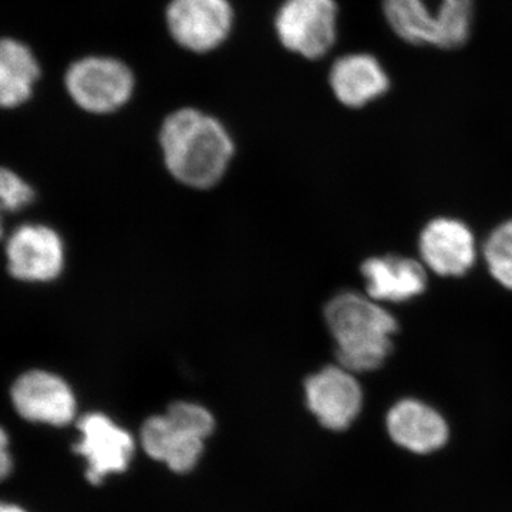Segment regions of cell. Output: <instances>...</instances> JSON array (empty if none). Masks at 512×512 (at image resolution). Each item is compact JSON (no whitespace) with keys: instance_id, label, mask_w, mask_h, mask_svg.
I'll return each mask as SVG.
<instances>
[{"instance_id":"obj_1","label":"cell","mask_w":512,"mask_h":512,"mask_svg":"<svg viewBox=\"0 0 512 512\" xmlns=\"http://www.w3.org/2000/svg\"><path fill=\"white\" fill-rule=\"evenodd\" d=\"M160 144L168 173L195 190L220 183L235 151L224 124L195 109L171 113L161 127Z\"/></svg>"},{"instance_id":"obj_2","label":"cell","mask_w":512,"mask_h":512,"mask_svg":"<svg viewBox=\"0 0 512 512\" xmlns=\"http://www.w3.org/2000/svg\"><path fill=\"white\" fill-rule=\"evenodd\" d=\"M325 319L336 342L339 365L350 372L379 369L392 352L396 319L372 298L340 293L326 306Z\"/></svg>"},{"instance_id":"obj_3","label":"cell","mask_w":512,"mask_h":512,"mask_svg":"<svg viewBox=\"0 0 512 512\" xmlns=\"http://www.w3.org/2000/svg\"><path fill=\"white\" fill-rule=\"evenodd\" d=\"M215 419L207 407L175 402L164 414L148 417L140 431L144 453L175 474H187L200 463L205 440L214 433Z\"/></svg>"},{"instance_id":"obj_4","label":"cell","mask_w":512,"mask_h":512,"mask_svg":"<svg viewBox=\"0 0 512 512\" xmlns=\"http://www.w3.org/2000/svg\"><path fill=\"white\" fill-rule=\"evenodd\" d=\"M390 28L416 46L457 49L467 42L473 26V0H383Z\"/></svg>"},{"instance_id":"obj_5","label":"cell","mask_w":512,"mask_h":512,"mask_svg":"<svg viewBox=\"0 0 512 512\" xmlns=\"http://www.w3.org/2000/svg\"><path fill=\"white\" fill-rule=\"evenodd\" d=\"M134 74L117 59L86 57L77 60L66 74V87L77 106L94 114L121 109L134 93Z\"/></svg>"},{"instance_id":"obj_6","label":"cell","mask_w":512,"mask_h":512,"mask_svg":"<svg viewBox=\"0 0 512 512\" xmlns=\"http://www.w3.org/2000/svg\"><path fill=\"white\" fill-rule=\"evenodd\" d=\"M279 40L306 59L328 55L338 37L335 0H286L275 19Z\"/></svg>"},{"instance_id":"obj_7","label":"cell","mask_w":512,"mask_h":512,"mask_svg":"<svg viewBox=\"0 0 512 512\" xmlns=\"http://www.w3.org/2000/svg\"><path fill=\"white\" fill-rule=\"evenodd\" d=\"M80 440L73 450L86 460V478L100 485L113 474L126 473L136 453V440L130 431L103 413H89L77 424Z\"/></svg>"},{"instance_id":"obj_8","label":"cell","mask_w":512,"mask_h":512,"mask_svg":"<svg viewBox=\"0 0 512 512\" xmlns=\"http://www.w3.org/2000/svg\"><path fill=\"white\" fill-rule=\"evenodd\" d=\"M10 276L28 284H46L62 275L66 248L59 232L43 224H23L6 239Z\"/></svg>"},{"instance_id":"obj_9","label":"cell","mask_w":512,"mask_h":512,"mask_svg":"<svg viewBox=\"0 0 512 512\" xmlns=\"http://www.w3.org/2000/svg\"><path fill=\"white\" fill-rule=\"evenodd\" d=\"M13 407L30 423L63 427L72 423L77 413L76 396L70 384L55 373L33 369L13 383Z\"/></svg>"},{"instance_id":"obj_10","label":"cell","mask_w":512,"mask_h":512,"mask_svg":"<svg viewBox=\"0 0 512 512\" xmlns=\"http://www.w3.org/2000/svg\"><path fill=\"white\" fill-rule=\"evenodd\" d=\"M234 22L228 0H171L167 25L175 42L195 53H207L225 42Z\"/></svg>"},{"instance_id":"obj_11","label":"cell","mask_w":512,"mask_h":512,"mask_svg":"<svg viewBox=\"0 0 512 512\" xmlns=\"http://www.w3.org/2000/svg\"><path fill=\"white\" fill-rule=\"evenodd\" d=\"M306 403L325 429L343 431L362 412L363 392L353 372L343 366H328L305 383Z\"/></svg>"},{"instance_id":"obj_12","label":"cell","mask_w":512,"mask_h":512,"mask_svg":"<svg viewBox=\"0 0 512 512\" xmlns=\"http://www.w3.org/2000/svg\"><path fill=\"white\" fill-rule=\"evenodd\" d=\"M420 254L437 275L461 276L476 261V244L463 222L437 218L421 234Z\"/></svg>"},{"instance_id":"obj_13","label":"cell","mask_w":512,"mask_h":512,"mask_svg":"<svg viewBox=\"0 0 512 512\" xmlns=\"http://www.w3.org/2000/svg\"><path fill=\"white\" fill-rule=\"evenodd\" d=\"M329 84L339 103L360 109L389 92L390 77L377 57L353 53L333 63Z\"/></svg>"},{"instance_id":"obj_14","label":"cell","mask_w":512,"mask_h":512,"mask_svg":"<svg viewBox=\"0 0 512 512\" xmlns=\"http://www.w3.org/2000/svg\"><path fill=\"white\" fill-rule=\"evenodd\" d=\"M387 430L397 446L416 454L440 450L448 440V426L443 416L414 399L394 404L387 414Z\"/></svg>"},{"instance_id":"obj_15","label":"cell","mask_w":512,"mask_h":512,"mask_svg":"<svg viewBox=\"0 0 512 512\" xmlns=\"http://www.w3.org/2000/svg\"><path fill=\"white\" fill-rule=\"evenodd\" d=\"M366 289L373 301L404 302L419 296L427 285L423 266L402 256L367 259L362 265Z\"/></svg>"},{"instance_id":"obj_16","label":"cell","mask_w":512,"mask_h":512,"mask_svg":"<svg viewBox=\"0 0 512 512\" xmlns=\"http://www.w3.org/2000/svg\"><path fill=\"white\" fill-rule=\"evenodd\" d=\"M39 74V64L28 46L0 39V107L13 109L26 103Z\"/></svg>"},{"instance_id":"obj_17","label":"cell","mask_w":512,"mask_h":512,"mask_svg":"<svg viewBox=\"0 0 512 512\" xmlns=\"http://www.w3.org/2000/svg\"><path fill=\"white\" fill-rule=\"evenodd\" d=\"M485 261L494 278L512 289V220L495 229L485 242Z\"/></svg>"},{"instance_id":"obj_18","label":"cell","mask_w":512,"mask_h":512,"mask_svg":"<svg viewBox=\"0 0 512 512\" xmlns=\"http://www.w3.org/2000/svg\"><path fill=\"white\" fill-rule=\"evenodd\" d=\"M35 200V191L20 175L0 167V210L18 212Z\"/></svg>"},{"instance_id":"obj_19","label":"cell","mask_w":512,"mask_h":512,"mask_svg":"<svg viewBox=\"0 0 512 512\" xmlns=\"http://www.w3.org/2000/svg\"><path fill=\"white\" fill-rule=\"evenodd\" d=\"M12 471V457L9 451V437L0 427V481L5 480Z\"/></svg>"},{"instance_id":"obj_20","label":"cell","mask_w":512,"mask_h":512,"mask_svg":"<svg viewBox=\"0 0 512 512\" xmlns=\"http://www.w3.org/2000/svg\"><path fill=\"white\" fill-rule=\"evenodd\" d=\"M0 512H26L18 505L0 503Z\"/></svg>"},{"instance_id":"obj_21","label":"cell","mask_w":512,"mask_h":512,"mask_svg":"<svg viewBox=\"0 0 512 512\" xmlns=\"http://www.w3.org/2000/svg\"><path fill=\"white\" fill-rule=\"evenodd\" d=\"M3 214H5V212L0 210V241H2L3 235H5V227H3Z\"/></svg>"}]
</instances>
